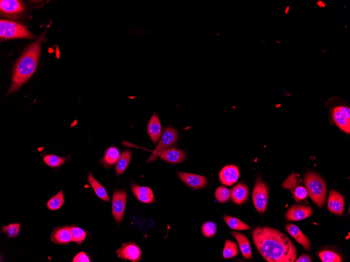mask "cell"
Here are the masks:
<instances>
[{"instance_id":"6da1fadb","label":"cell","mask_w":350,"mask_h":262,"mask_svg":"<svg viewBox=\"0 0 350 262\" xmlns=\"http://www.w3.org/2000/svg\"><path fill=\"white\" fill-rule=\"evenodd\" d=\"M253 240L260 254L269 262H294L297 251L293 242L276 229L266 227L256 228Z\"/></svg>"},{"instance_id":"7a4b0ae2","label":"cell","mask_w":350,"mask_h":262,"mask_svg":"<svg viewBox=\"0 0 350 262\" xmlns=\"http://www.w3.org/2000/svg\"><path fill=\"white\" fill-rule=\"evenodd\" d=\"M41 51L40 44L32 43L16 62L13 71L12 83L7 94L19 89L30 79L37 69Z\"/></svg>"},{"instance_id":"3957f363","label":"cell","mask_w":350,"mask_h":262,"mask_svg":"<svg viewBox=\"0 0 350 262\" xmlns=\"http://www.w3.org/2000/svg\"><path fill=\"white\" fill-rule=\"evenodd\" d=\"M304 182L311 200L319 207L324 206L327 196V186L325 180L313 172L306 174Z\"/></svg>"},{"instance_id":"277c9868","label":"cell","mask_w":350,"mask_h":262,"mask_svg":"<svg viewBox=\"0 0 350 262\" xmlns=\"http://www.w3.org/2000/svg\"><path fill=\"white\" fill-rule=\"evenodd\" d=\"M284 188L289 189L296 202L302 205H308V193L302 178L300 175L292 174L282 184Z\"/></svg>"},{"instance_id":"5b68a950","label":"cell","mask_w":350,"mask_h":262,"mask_svg":"<svg viewBox=\"0 0 350 262\" xmlns=\"http://www.w3.org/2000/svg\"><path fill=\"white\" fill-rule=\"evenodd\" d=\"M0 37L3 40L32 39L34 36L21 24L11 21L1 20L0 21Z\"/></svg>"},{"instance_id":"8992f818","label":"cell","mask_w":350,"mask_h":262,"mask_svg":"<svg viewBox=\"0 0 350 262\" xmlns=\"http://www.w3.org/2000/svg\"><path fill=\"white\" fill-rule=\"evenodd\" d=\"M178 137V132L176 130L170 127L166 128L155 149L147 161V163L155 161L159 157L161 152L174 145L177 141Z\"/></svg>"},{"instance_id":"52a82bcc","label":"cell","mask_w":350,"mask_h":262,"mask_svg":"<svg viewBox=\"0 0 350 262\" xmlns=\"http://www.w3.org/2000/svg\"><path fill=\"white\" fill-rule=\"evenodd\" d=\"M252 200L256 210L258 213H264L268 203V191L261 177H258L256 180L252 193Z\"/></svg>"},{"instance_id":"ba28073f","label":"cell","mask_w":350,"mask_h":262,"mask_svg":"<svg viewBox=\"0 0 350 262\" xmlns=\"http://www.w3.org/2000/svg\"><path fill=\"white\" fill-rule=\"evenodd\" d=\"M127 194L125 191H115L113 196L112 210V215L115 221H122L125 207H126Z\"/></svg>"},{"instance_id":"9c48e42d","label":"cell","mask_w":350,"mask_h":262,"mask_svg":"<svg viewBox=\"0 0 350 262\" xmlns=\"http://www.w3.org/2000/svg\"><path fill=\"white\" fill-rule=\"evenodd\" d=\"M312 212V209L309 206L294 205L287 212L285 218L290 221H300L309 218Z\"/></svg>"},{"instance_id":"30bf717a","label":"cell","mask_w":350,"mask_h":262,"mask_svg":"<svg viewBox=\"0 0 350 262\" xmlns=\"http://www.w3.org/2000/svg\"><path fill=\"white\" fill-rule=\"evenodd\" d=\"M345 199L342 194L332 189L328 200V209L332 213L342 216L345 210Z\"/></svg>"},{"instance_id":"8fae6325","label":"cell","mask_w":350,"mask_h":262,"mask_svg":"<svg viewBox=\"0 0 350 262\" xmlns=\"http://www.w3.org/2000/svg\"><path fill=\"white\" fill-rule=\"evenodd\" d=\"M219 178L224 185L230 186L238 181L240 175L238 167L235 165H228L220 172Z\"/></svg>"},{"instance_id":"7c38bea8","label":"cell","mask_w":350,"mask_h":262,"mask_svg":"<svg viewBox=\"0 0 350 262\" xmlns=\"http://www.w3.org/2000/svg\"><path fill=\"white\" fill-rule=\"evenodd\" d=\"M117 254L119 258L124 260L138 262L141 260L142 251L135 244L129 243L124 244L117 251Z\"/></svg>"},{"instance_id":"4fadbf2b","label":"cell","mask_w":350,"mask_h":262,"mask_svg":"<svg viewBox=\"0 0 350 262\" xmlns=\"http://www.w3.org/2000/svg\"><path fill=\"white\" fill-rule=\"evenodd\" d=\"M178 175L185 184L193 189L202 188L207 183V178L203 176L185 173H179Z\"/></svg>"},{"instance_id":"5bb4252c","label":"cell","mask_w":350,"mask_h":262,"mask_svg":"<svg viewBox=\"0 0 350 262\" xmlns=\"http://www.w3.org/2000/svg\"><path fill=\"white\" fill-rule=\"evenodd\" d=\"M159 157L170 164L181 163L186 157V152L177 148H169L161 152Z\"/></svg>"},{"instance_id":"9a60e30c","label":"cell","mask_w":350,"mask_h":262,"mask_svg":"<svg viewBox=\"0 0 350 262\" xmlns=\"http://www.w3.org/2000/svg\"><path fill=\"white\" fill-rule=\"evenodd\" d=\"M286 229L294 239L307 250H310V242L308 237L304 235L300 228L293 224L287 223Z\"/></svg>"},{"instance_id":"2e32d148","label":"cell","mask_w":350,"mask_h":262,"mask_svg":"<svg viewBox=\"0 0 350 262\" xmlns=\"http://www.w3.org/2000/svg\"><path fill=\"white\" fill-rule=\"evenodd\" d=\"M249 194V188L244 183H239L231 189L232 201L237 205L244 204L248 200Z\"/></svg>"},{"instance_id":"e0dca14e","label":"cell","mask_w":350,"mask_h":262,"mask_svg":"<svg viewBox=\"0 0 350 262\" xmlns=\"http://www.w3.org/2000/svg\"><path fill=\"white\" fill-rule=\"evenodd\" d=\"M0 9L3 14L8 15L19 14L24 11L23 3L17 0H1Z\"/></svg>"},{"instance_id":"ac0fdd59","label":"cell","mask_w":350,"mask_h":262,"mask_svg":"<svg viewBox=\"0 0 350 262\" xmlns=\"http://www.w3.org/2000/svg\"><path fill=\"white\" fill-rule=\"evenodd\" d=\"M51 241L59 245H68L72 241L70 227H57L51 235Z\"/></svg>"},{"instance_id":"d6986e66","label":"cell","mask_w":350,"mask_h":262,"mask_svg":"<svg viewBox=\"0 0 350 262\" xmlns=\"http://www.w3.org/2000/svg\"><path fill=\"white\" fill-rule=\"evenodd\" d=\"M148 132L152 142L156 143L159 140L161 135V125L156 113L151 117L148 125Z\"/></svg>"},{"instance_id":"ffe728a7","label":"cell","mask_w":350,"mask_h":262,"mask_svg":"<svg viewBox=\"0 0 350 262\" xmlns=\"http://www.w3.org/2000/svg\"><path fill=\"white\" fill-rule=\"evenodd\" d=\"M132 190L138 200L142 203L150 204L154 200L153 193L149 187L132 184Z\"/></svg>"},{"instance_id":"44dd1931","label":"cell","mask_w":350,"mask_h":262,"mask_svg":"<svg viewBox=\"0 0 350 262\" xmlns=\"http://www.w3.org/2000/svg\"><path fill=\"white\" fill-rule=\"evenodd\" d=\"M231 234L237 240L242 256L246 259L252 258V249L248 238L244 234L237 232H232Z\"/></svg>"},{"instance_id":"7402d4cb","label":"cell","mask_w":350,"mask_h":262,"mask_svg":"<svg viewBox=\"0 0 350 262\" xmlns=\"http://www.w3.org/2000/svg\"><path fill=\"white\" fill-rule=\"evenodd\" d=\"M119 150L114 147H111L106 150L105 155L100 161V164L106 169H109L113 166L118 162L120 158Z\"/></svg>"},{"instance_id":"603a6c76","label":"cell","mask_w":350,"mask_h":262,"mask_svg":"<svg viewBox=\"0 0 350 262\" xmlns=\"http://www.w3.org/2000/svg\"><path fill=\"white\" fill-rule=\"evenodd\" d=\"M333 119L338 127L347 133L350 132V120L340 111L338 107L333 112Z\"/></svg>"},{"instance_id":"cb8c5ba5","label":"cell","mask_w":350,"mask_h":262,"mask_svg":"<svg viewBox=\"0 0 350 262\" xmlns=\"http://www.w3.org/2000/svg\"><path fill=\"white\" fill-rule=\"evenodd\" d=\"M88 181L93 187L96 194L100 197L101 200L105 202H110V198L107 194L105 189L97 179L94 177L92 174H90L88 177Z\"/></svg>"},{"instance_id":"d4e9b609","label":"cell","mask_w":350,"mask_h":262,"mask_svg":"<svg viewBox=\"0 0 350 262\" xmlns=\"http://www.w3.org/2000/svg\"><path fill=\"white\" fill-rule=\"evenodd\" d=\"M132 157V153L129 151H124L120 156V158L115 166V171L118 175H121L128 167Z\"/></svg>"},{"instance_id":"484cf974","label":"cell","mask_w":350,"mask_h":262,"mask_svg":"<svg viewBox=\"0 0 350 262\" xmlns=\"http://www.w3.org/2000/svg\"><path fill=\"white\" fill-rule=\"evenodd\" d=\"M223 220L228 225V226L232 229L246 230L250 228L249 225L238 218H233V217L228 215L224 216Z\"/></svg>"},{"instance_id":"4316f807","label":"cell","mask_w":350,"mask_h":262,"mask_svg":"<svg viewBox=\"0 0 350 262\" xmlns=\"http://www.w3.org/2000/svg\"><path fill=\"white\" fill-rule=\"evenodd\" d=\"M239 253V249L237 244L230 240H227L225 242L223 251V256L224 259H232L236 257Z\"/></svg>"},{"instance_id":"83f0119b","label":"cell","mask_w":350,"mask_h":262,"mask_svg":"<svg viewBox=\"0 0 350 262\" xmlns=\"http://www.w3.org/2000/svg\"><path fill=\"white\" fill-rule=\"evenodd\" d=\"M65 202L64 195L62 191L59 192L49 201L48 207L51 211H57L60 209Z\"/></svg>"},{"instance_id":"f1b7e54d","label":"cell","mask_w":350,"mask_h":262,"mask_svg":"<svg viewBox=\"0 0 350 262\" xmlns=\"http://www.w3.org/2000/svg\"><path fill=\"white\" fill-rule=\"evenodd\" d=\"M67 159V158H61L54 155H50L45 156L44 161L49 167L57 168L63 165Z\"/></svg>"},{"instance_id":"f546056e","label":"cell","mask_w":350,"mask_h":262,"mask_svg":"<svg viewBox=\"0 0 350 262\" xmlns=\"http://www.w3.org/2000/svg\"><path fill=\"white\" fill-rule=\"evenodd\" d=\"M215 197L219 202L226 203L231 198V191L225 187H219L215 191Z\"/></svg>"},{"instance_id":"4dcf8cb0","label":"cell","mask_w":350,"mask_h":262,"mask_svg":"<svg viewBox=\"0 0 350 262\" xmlns=\"http://www.w3.org/2000/svg\"><path fill=\"white\" fill-rule=\"evenodd\" d=\"M319 257L323 262H341L342 258L336 253L330 251H324L319 253Z\"/></svg>"},{"instance_id":"1f68e13d","label":"cell","mask_w":350,"mask_h":262,"mask_svg":"<svg viewBox=\"0 0 350 262\" xmlns=\"http://www.w3.org/2000/svg\"><path fill=\"white\" fill-rule=\"evenodd\" d=\"M201 231L203 236L207 238L214 237L217 231V227L215 223L208 221L205 222L202 226Z\"/></svg>"},{"instance_id":"d6a6232c","label":"cell","mask_w":350,"mask_h":262,"mask_svg":"<svg viewBox=\"0 0 350 262\" xmlns=\"http://www.w3.org/2000/svg\"><path fill=\"white\" fill-rule=\"evenodd\" d=\"M72 236V241L81 245L86 237V232L77 227H70Z\"/></svg>"},{"instance_id":"836d02e7","label":"cell","mask_w":350,"mask_h":262,"mask_svg":"<svg viewBox=\"0 0 350 262\" xmlns=\"http://www.w3.org/2000/svg\"><path fill=\"white\" fill-rule=\"evenodd\" d=\"M20 224L19 223H11L6 227L2 228V231L6 232L10 238H14L17 236L20 232Z\"/></svg>"},{"instance_id":"e575fe53","label":"cell","mask_w":350,"mask_h":262,"mask_svg":"<svg viewBox=\"0 0 350 262\" xmlns=\"http://www.w3.org/2000/svg\"><path fill=\"white\" fill-rule=\"evenodd\" d=\"M74 262H89L90 260L85 253H79L74 259Z\"/></svg>"},{"instance_id":"d590c367","label":"cell","mask_w":350,"mask_h":262,"mask_svg":"<svg viewBox=\"0 0 350 262\" xmlns=\"http://www.w3.org/2000/svg\"><path fill=\"white\" fill-rule=\"evenodd\" d=\"M339 110L342 112L347 119L350 120V108L345 106H337Z\"/></svg>"},{"instance_id":"8d00e7d4","label":"cell","mask_w":350,"mask_h":262,"mask_svg":"<svg viewBox=\"0 0 350 262\" xmlns=\"http://www.w3.org/2000/svg\"><path fill=\"white\" fill-rule=\"evenodd\" d=\"M295 261L296 262H312V260L309 256L303 255L301 256L297 260Z\"/></svg>"}]
</instances>
